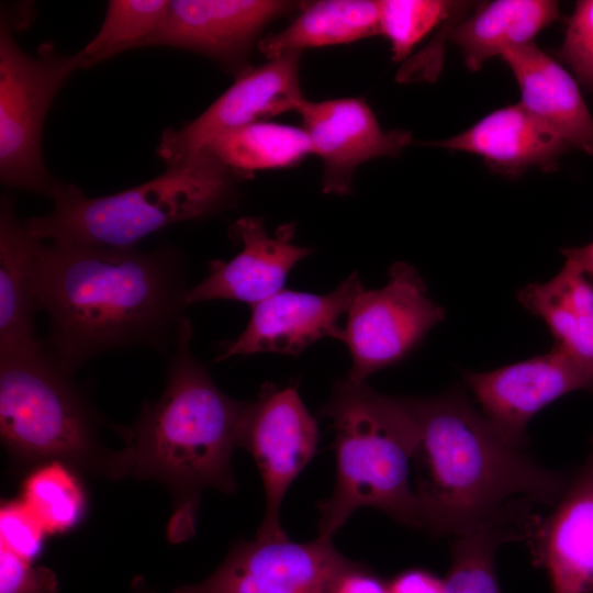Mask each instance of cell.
<instances>
[{
    "label": "cell",
    "mask_w": 593,
    "mask_h": 593,
    "mask_svg": "<svg viewBox=\"0 0 593 593\" xmlns=\"http://www.w3.org/2000/svg\"><path fill=\"white\" fill-rule=\"evenodd\" d=\"M191 287L172 247L40 242L36 300L48 317L47 347L70 373L105 351L175 343Z\"/></svg>",
    "instance_id": "1"
},
{
    "label": "cell",
    "mask_w": 593,
    "mask_h": 593,
    "mask_svg": "<svg viewBox=\"0 0 593 593\" xmlns=\"http://www.w3.org/2000/svg\"><path fill=\"white\" fill-rule=\"evenodd\" d=\"M417 427L413 457L419 528L457 537L553 506L570 475L508 443L467 395L406 398Z\"/></svg>",
    "instance_id": "2"
},
{
    "label": "cell",
    "mask_w": 593,
    "mask_h": 593,
    "mask_svg": "<svg viewBox=\"0 0 593 593\" xmlns=\"http://www.w3.org/2000/svg\"><path fill=\"white\" fill-rule=\"evenodd\" d=\"M192 325L183 317L161 395L144 403L133 426L122 429L123 449L114 451L111 479H152L175 500L167 535L172 542L194 534L200 493L206 488L235 491L231 467L239 447L247 402L227 396L191 349Z\"/></svg>",
    "instance_id": "3"
},
{
    "label": "cell",
    "mask_w": 593,
    "mask_h": 593,
    "mask_svg": "<svg viewBox=\"0 0 593 593\" xmlns=\"http://www.w3.org/2000/svg\"><path fill=\"white\" fill-rule=\"evenodd\" d=\"M322 414L335 430L336 482L331 496L318 504V536L332 538L363 506L419 527L410 483L417 427L407 399L345 379L334 385Z\"/></svg>",
    "instance_id": "4"
},
{
    "label": "cell",
    "mask_w": 593,
    "mask_h": 593,
    "mask_svg": "<svg viewBox=\"0 0 593 593\" xmlns=\"http://www.w3.org/2000/svg\"><path fill=\"white\" fill-rule=\"evenodd\" d=\"M231 170L202 150L169 165L155 179L105 197L91 198L58 182L54 209L24 221L36 239L97 247L132 248L143 238L179 222L208 215L227 200Z\"/></svg>",
    "instance_id": "5"
},
{
    "label": "cell",
    "mask_w": 593,
    "mask_h": 593,
    "mask_svg": "<svg viewBox=\"0 0 593 593\" xmlns=\"http://www.w3.org/2000/svg\"><path fill=\"white\" fill-rule=\"evenodd\" d=\"M100 418L47 345L0 354V435L20 466L60 461L109 478Z\"/></svg>",
    "instance_id": "6"
},
{
    "label": "cell",
    "mask_w": 593,
    "mask_h": 593,
    "mask_svg": "<svg viewBox=\"0 0 593 593\" xmlns=\"http://www.w3.org/2000/svg\"><path fill=\"white\" fill-rule=\"evenodd\" d=\"M83 67L79 52L63 55L51 45L30 56L2 21L0 31V178L3 184L45 195L58 181L41 152L43 123L58 90Z\"/></svg>",
    "instance_id": "7"
},
{
    "label": "cell",
    "mask_w": 593,
    "mask_h": 593,
    "mask_svg": "<svg viewBox=\"0 0 593 593\" xmlns=\"http://www.w3.org/2000/svg\"><path fill=\"white\" fill-rule=\"evenodd\" d=\"M342 327L339 340L350 353L347 380L363 383L373 372L405 358L445 316L427 296V289L411 265L395 262L388 283L358 292Z\"/></svg>",
    "instance_id": "8"
},
{
    "label": "cell",
    "mask_w": 593,
    "mask_h": 593,
    "mask_svg": "<svg viewBox=\"0 0 593 593\" xmlns=\"http://www.w3.org/2000/svg\"><path fill=\"white\" fill-rule=\"evenodd\" d=\"M318 428L298 389L267 383L248 404L239 447L254 457L266 494V514L257 532L259 539H282L280 507L283 497L317 450Z\"/></svg>",
    "instance_id": "9"
},
{
    "label": "cell",
    "mask_w": 593,
    "mask_h": 593,
    "mask_svg": "<svg viewBox=\"0 0 593 593\" xmlns=\"http://www.w3.org/2000/svg\"><path fill=\"white\" fill-rule=\"evenodd\" d=\"M353 563L327 537L310 542L256 538L235 544L209 578L175 593H332Z\"/></svg>",
    "instance_id": "10"
},
{
    "label": "cell",
    "mask_w": 593,
    "mask_h": 593,
    "mask_svg": "<svg viewBox=\"0 0 593 593\" xmlns=\"http://www.w3.org/2000/svg\"><path fill=\"white\" fill-rule=\"evenodd\" d=\"M300 52H290L258 67H247L203 113L180 130H166L157 148L168 166L202 152L217 136L299 111L305 98L299 80Z\"/></svg>",
    "instance_id": "11"
},
{
    "label": "cell",
    "mask_w": 593,
    "mask_h": 593,
    "mask_svg": "<svg viewBox=\"0 0 593 593\" xmlns=\"http://www.w3.org/2000/svg\"><path fill=\"white\" fill-rule=\"evenodd\" d=\"M294 2L277 0H175L159 25L134 48L170 46L216 60L238 75L254 41Z\"/></svg>",
    "instance_id": "12"
},
{
    "label": "cell",
    "mask_w": 593,
    "mask_h": 593,
    "mask_svg": "<svg viewBox=\"0 0 593 593\" xmlns=\"http://www.w3.org/2000/svg\"><path fill=\"white\" fill-rule=\"evenodd\" d=\"M481 413L512 445L524 448L529 421L557 399L593 392V369L552 348L549 353L489 372H466Z\"/></svg>",
    "instance_id": "13"
},
{
    "label": "cell",
    "mask_w": 593,
    "mask_h": 593,
    "mask_svg": "<svg viewBox=\"0 0 593 593\" xmlns=\"http://www.w3.org/2000/svg\"><path fill=\"white\" fill-rule=\"evenodd\" d=\"M298 112L313 155L323 163L324 193H348L354 174L361 164L377 157L398 156L412 142L410 131H384L371 108L360 98L305 99Z\"/></svg>",
    "instance_id": "14"
},
{
    "label": "cell",
    "mask_w": 593,
    "mask_h": 593,
    "mask_svg": "<svg viewBox=\"0 0 593 593\" xmlns=\"http://www.w3.org/2000/svg\"><path fill=\"white\" fill-rule=\"evenodd\" d=\"M362 288L354 272L327 294L282 289L251 306L244 332L215 360L256 353L296 356L323 337L338 339L342 327L337 322Z\"/></svg>",
    "instance_id": "15"
},
{
    "label": "cell",
    "mask_w": 593,
    "mask_h": 593,
    "mask_svg": "<svg viewBox=\"0 0 593 593\" xmlns=\"http://www.w3.org/2000/svg\"><path fill=\"white\" fill-rule=\"evenodd\" d=\"M527 541L551 593H593V446Z\"/></svg>",
    "instance_id": "16"
},
{
    "label": "cell",
    "mask_w": 593,
    "mask_h": 593,
    "mask_svg": "<svg viewBox=\"0 0 593 593\" xmlns=\"http://www.w3.org/2000/svg\"><path fill=\"white\" fill-rule=\"evenodd\" d=\"M235 228L242 250L228 261H210L208 277L189 289L187 306L211 300H235L253 306L281 291L290 270L312 253L292 243L293 224L280 226L270 236L261 217L245 216Z\"/></svg>",
    "instance_id": "17"
},
{
    "label": "cell",
    "mask_w": 593,
    "mask_h": 593,
    "mask_svg": "<svg viewBox=\"0 0 593 593\" xmlns=\"http://www.w3.org/2000/svg\"><path fill=\"white\" fill-rule=\"evenodd\" d=\"M436 146L482 157L499 172L518 176L530 167L552 171L568 145L521 102L500 108Z\"/></svg>",
    "instance_id": "18"
},
{
    "label": "cell",
    "mask_w": 593,
    "mask_h": 593,
    "mask_svg": "<svg viewBox=\"0 0 593 593\" xmlns=\"http://www.w3.org/2000/svg\"><path fill=\"white\" fill-rule=\"evenodd\" d=\"M501 58L517 81L521 103L568 146L593 155V115L563 66L535 42L511 47Z\"/></svg>",
    "instance_id": "19"
},
{
    "label": "cell",
    "mask_w": 593,
    "mask_h": 593,
    "mask_svg": "<svg viewBox=\"0 0 593 593\" xmlns=\"http://www.w3.org/2000/svg\"><path fill=\"white\" fill-rule=\"evenodd\" d=\"M38 239L14 214L10 199L0 208V354L35 347Z\"/></svg>",
    "instance_id": "20"
},
{
    "label": "cell",
    "mask_w": 593,
    "mask_h": 593,
    "mask_svg": "<svg viewBox=\"0 0 593 593\" xmlns=\"http://www.w3.org/2000/svg\"><path fill=\"white\" fill-rule=\"evenodd\" d=\"M518 301L548 326L555 349L593 369V280L567 260L545 283H532Z\"/></svg>",
    "instance_id": "21"
},
{
    "label": "cell",
    "mask_w": 593,
    "mask_h": 593,
    "mask_svg": "<svg viewBox=\"0 0 593 593\" xmlns=\"http://www.w3.org/2000/svg\"><path fill=\"white\" fill-rule=\"evenodd\" d=\"M559 19V3L553 0H495L483 2L463 22L450 26L449 36L467 68L478 71L506 49L534 42Z\"/></svg>",
    "instance_id": "22"
},
{
    "label": "cell",
    "mask_w": 593,
    "mask_h": 593,
    "mask_svg": "<svg viewBox=\"0 0 593 593\" xmlns=\"http://www.w3.org/2000/svg\"><path fill=\"white\" fill-rule=\"evenodd\" d=\"M377 34V1L322 0L302 5L292 23L259 42V51L273 59L290 52L347 44Z\"/></svg>",
    "instance_id": "23"
},
{
    "label": "cell",
    "mask_w": 593,
    "mask_h": 593,
    "mask_svg": "<svg viewBox=\"0 0 593 593\" xmlns=\"http://www.w3.org/2000/svg\"><path fill=\"white\" fill-rule=\"evenodd\" d=\"M203 150L214 155L231 171L242 175L294 166L313 154L311 141L302 127L266 121L226 132Z\"/></svg>",
    "instance_id": "24"
},
{
    "label": "cell",
    "mask_w": 593,
    "mask_h": 593,
    "mask_svg": "<svg viewBox=\"0 0 593 593\" xmlns=\"http://www.w3.org/2000/svg\"><path fill=\"white\" fill-rule=\"evenodd\" d=\"M538 517L528 513L454 537L446 593H502L495 571L496 549L504 542L528 540Z\"/></svg>",
    "instance_id": "25"
},
{
    "label": "cell",
    "mask_w": 593,
    "mask_h": 593,
    "mask_svg": "<svg viewBox=\"0 0 593 593\" xmlns=\"http://www.w3.org/2000/svg\"><path fill=\"white\" fill-rule=\"evenodd\" d=\"M21 500L49 534L74 527L86 508L81 483L70 467L60 461L35 467L22 484Z\"/></svg>",
    "instance_id": "26"
},
{
    "label": "cell",
    "mask_w": 593,
    "mask_h": 593,
    "mask_svg": "<svg viewBox=\"0 0 593 593\" xmlns=\"http://www.w3.org/2000/svg\"><path fill=\"white\" fill-rule=\"evenodd\" d=\"M170 1L111 0L96 36L79 51L83 67L94 65L134 46L161 22Z\"/></svg>",
    "instance_id": "27"
},
{
    "label": "cell",
    "mask_w": 593,
    "mask_h": 593,
    "mask_svg": "<svg viewBox=\"0 0 593 593\" xmlns=\"http://www.w3.org/2000/svg\"><path fill=\"white\" fill-rule=\"evenodd\" d=\"M379 34L390 42L392 59H404L440 22L460 15L469 2L446 0H379Z\"/></svg>",
    "instance_id": "28"
},
{
    "label": "cell",
    "mask_w": 593,
    "mask_h": 593,
    "mask_svg": "<svg viewBox=\"0 0 593 593\" xmlns=\"http://www.w3.org/2000/svg\"><path fill=\"white\" fill-rule=\"evenodd\" d=\"M557 56L579 82L593 91V0L577 2Z\"/></svg>",
    "instance_id": "29"
},
{
    "label": "cell",
    "mask_w": 593,
    "mask_h": 593,
    "mask_svg": "<svg viewBox=\"0 0 593 593\" xmlns=\"http://www.w3.org/2000/svg\"><path fill=\"white\" fill-rule=\"evenodd\" d=\"M47 534L35 514L22 500L8 501L0 510L1 546L25 559L33 560L42 549Z\"/></svg>",
    "instance_id": "30"
},
{
    "label": "cell",
    "mask_w": 593,
    "mask_h": 593,
    "mask_svg": "<svg viewBox=\"0 0 593 593\" xmlns=\"http://www.w3.org/2000/svg\"><path fill=\"white\" fill-rule=\"evenodd\" d=\"M56 574L0 546V593H57Z\"/></svg>",
    "instance_id": "31"
},
{
    "label": "cell",
    "mask_w": 593,
    "mask_h": 593,
    "mask_svg": "<svg viewBox=\"0 0 593 593\" xmlns=\"http://www.w3.org/2000/svg\"><path fill=\"white\" fill-rule=\"evenodd\" d=\"M332 593H390L389 583L366 566L354 562L336 580Z\"/></svg>",
    "instance_id": "32"
},
{
    "label": "cell",
    "mask_w": 593,
    "mask_h": 593,
    "mask_svg": "<svg viewBox=\"0 0 593 593\" xmlns=\"http://www.w3.org/2000/svg\"><path fill=\"white\" fill-rule=\"evenodd\" d=\"M390 593H446L445 579L435 573L412 568L396 574L389 582Z\"/></svg>",
    "instance_id": "33"
},
{
    "label": "cell",
    "mask_w": 593,
    "mask_h": 593,
    "mask_svg": "<svg viewBox=\"0 0 593 593\" xmlns=\"http://www.w3.org/2000/svg\"><path fill=\"white\" fill-rule=\"evenodd\" d=\"M562 254L593 280V242L582 247L562 249Z\"/></svg>",
    "instance_id": "34"
},
{
    "label": "cell",
    "mask_w": 593,
    "mask_h": 593,
    "mask_svg": "<svg viewBox=\"0 0 593 593\" xmlns=\"http://www.w3.org/2000/svg\"><path fill=\"white\" fill-rule=\"evenodd\" d=\"M138 593H155V592H152V591H148V590H139Z\"/></svg>",
    "instance_id": "35"
}]
</instances>
